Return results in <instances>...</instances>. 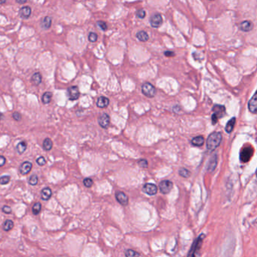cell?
<instances>
[{"instance_id":"cell-1","label":"cell","mask_w":257,"mask_h":257,"mask_svg":"<svg viewBox=\"0 0 257 257\" xmlns=\"http://www.w3.org/2000/svg\"><path fill=\"white\" fill-rule=\"evenodd\" d=\"M222 136L220 132H212L208 136L207 140V148L210 151H214L218 147L222 142Z\"/></svg>"},{"instance_id":"cell-2","label":"cell","mask_w":257,"mask_h":257,"mask_svg":"<svg viewBox=\"0 0 257 257\" xmlns=\"http://www.w3.org/2000/svg\"><path fill=\"white\" fill-rule=\"evenodd\" d=\"M205 238L204 234H201L195 241H194L193 244L190 249L189 252H188L187 257H198L200 254V250H201V246L204 241V239Z\"/></svg>"},{"instance_id":"cell-3","label":"cell","mask_w":257,"mask_h":257,"mask_svg":"<svg viewBox=\"0 0 257 257\" xmlns=\"http://www.w3.org/2000/svg\"><path fill=\"white\" fill-rule=\"evenodd\" d=\"M253 154H254V148L252 147H243L240 153V159L242 163H247L253 157Z\"/></svg>"},{"instance_id":"cell-4","label":"cell","mask_w":257,"mask_h":257,"mask_svg":"<svg viewBox=\"0 0 257 257\" xmlns=\"http://www.w3.org/2000/svg\"><path fill=\"white\" fill-rule=\"evenodd\" d=\"M142 93L145 95L146 96L152 98L155 96L156 90L155 87L150 83H144L142 86Z\"/></svg>"},{"instance_id":"cell-5","label":"cell","mask_w":257,"mask_h":257,"mask_svg":"<svg viewBox=\"0 0 257 257\" xmlns=\"http://www.w3.org/2000/svg\"><path fill=\"white\" fill-rule=\"evenodd\" d=\"M173 188V183L170 180H165L159 184V190L161 193L167 194L171 191Z\"/></svg>"},{"instance_id":"cell-6","label":"cell","mask_w":257,"mask_h":257,"mask_svg":"<svg viewBox=\"0 0 257 257\" xmlns=\"http://www.w3.org/2000/svg\"><path fill=\"white\" fill-rule=\"evenodd\" d=\"M150 24L152 27L159 28L160 26H161L163 23V19L161 15L160 14H155L150 18L149 20Z\"/></svg>"},{"instance_id":"cell-7","label":"cell","mask_w":257,"mask_h":257,"mask_svg":"<svg viewBox=\"0 0 257 257\" xmlns=\"http://www.w3.org/2000/svg\"><path fill=\"white\" fill-rule=\"evenodd\" d=\"M248 109L251 113L257 114V90L248 102Z\"/></svg>"},{"instance_id":"cell-8","label":"cell","mask_w":257,"mask_h":257,"mask_svg":"<svg viewBox=\"0 0 257 257\" xmlns=\"http://www.w3.org/2000/svg\"><path fill=\"white\" fill-rule=\"evenodd\" d=\"M110 117L107 114H103L98 118V123L102 128L106 129L109 125Z\"/></svg>"},{"instance_id":"cell-9","label":"cell","mask_w":257,"mask_h":257,"mask_svg":"<svg viewBox=\"0 0 257 257\" xmlns=\"http://www.w3.org/2000/svg\"><path fill=\"white\" fill-rule=\"evenodd\" d=\"M213 111H214V114L219 119L220 118L223 117L226 114V108L223 105H220V104H215L213 107Z\"/></svg>"},{"instance_id":"cell-10","label":"cell","mask_w":257,"mask_h":257,"mask_svg":"<svg viewBox=\"0 0 257 257\" xmlns=\"http://www.w3.org/2000/svg\"><path fill=\"white\" fill-rule=\"evenodd\" d=\"M68 96L70 100H76L79 97V89L76 86L70 87L68 89Z\"/></svg>"},{"instance_id":"cell-11","label":"cell","mask_w":257,"mask_h":257,"mask_svg":"<svg viewBox=\"0 0 257 257\" xmlns=\"http://www.w3.org/2000/svg\"><path fill=\"white\" fill-rule=\"evenodd\" d=\"M143 191L148 195H154L157 193V186L153 184H146L143 186Z\"/></svg>"},{"instance_id":"cell-12","label":"cell","mask_w":257,"mask_h":257,"mask_svg":"<svg viewBox=\"0 0 257 257\" xmlns=\"http://www.w3.org/2000/svg\"><path fill=\"white\" fill-rule=\"evenodd\" d=\"M115 198L116 200L118 201V202L121 204L122 205H127V203H128V197L127 195L123 192H117L115 193Z\"/></svg>"},{"instance_id":"cell-13","label":"cell","mask_w":257,"mask_h":257,"mask_svg":"<svg viewBox=\"0 0 257 257\" xmlns=\"http://www.w3.org/2000/svg\"><path fill=\"white\" fill-rule=\"evenodd\" d=\"M32 167H33V165H32L31 163H30V162L26 161V162H24V163H23L21 165H20V174H23V175H26L27 174H29L30 172V171H31L32 169Z\"/></svg>"},{"instance_id":"cell-14","label":"cell","mask_w":257,"mask_h":257,"mask_svg":"<svg viewBox=\"0 0 257 257\" xmlns=\"http://www.w3.org/2000/svg\"><path fill=\"white\" fill-rule=\"evenodd\" d=\"M31 8L29 6H24L19 11V16L23 19H28L31 15Z\"/></svg>"},{"instance_id":"cell-15","label":"cell","mask_w":257,"mask_h":257,"mask_svg":"<svg viewBox=\"0 0 257 257\" xmlns=\"http://www.w3.org/2000/svg\"><path fill=\"white\" fill-rule=\"evenodd\" d=\"M239 27L243 32H250L254 28V24L249 20H244L241 23Z\"/></svg>"},{"instance_id":"cell-16","label":"cell","mask_w":257,"mask_h":257,"mask_svg":"<svg viewBox=\"0 0 257 257\" xmlns=\"http://www.w3.org/2000/svg\"><path fill=\"white\" fill-rule=\"evenodd\" d=\"M51 23H52V20H51L50 17L45 16V18H43L41 20L40 26H41V28H42L43 29H48L51 26Z\"/></svg>"},{"instance_id":"cell-17","label":"cell","mask_w":257,"mask_h":257,"mask_svg":"<svg viewBox=\"0 0 257 257\" xmlns=\"http://www.w3.org/2000/svg\"><path fill=\"white\" fill-rule=\"evenodd\" d=\"M109 99L106 98V96L99 97L98 99V101H97V106L100 108H106L109 105Z\"/></svg>"},{"instance_id":"cell-18","label":"cell","mask_w":257,"mask_h":257,"mask_svg":"<svg viewBox=\"0 0 257 257\" xmlns=\"http://www.w3.org/2000/svg\"><path fill=\"white\" fill-rule=\"evenodd\" d=\"M216 165H217V155H216V154H214V155H213L212 157L210 158V161L208 162L207 170L209 171H214V169H216Z\"/></svg>"},{"instance_id":"cell-19","label":"cell","mask_w":257,"mask_h":257,"mask_svg":"<svg viewBox=\"0 0 257 257\" xmlns=\"http://www.w3.org/2000/svg\"><path fill=\"white\" fill-rule=\"evenodd\" d=\"M51 195H52V191L49 187H45L42 190L41 198L44 201H47L50 199Z\"/></svg>"},{"instance_id":"cell-20","label":"cell","mask_w":257,"mask_h":257,"mask_svg":"<svg viewBox=\"0 0 257 257\" xmlns=\"http://www.w3.org/2000/svg\"><path fill=\"white\" fill-rule=\"evenodd\" d=\"M235 122H236V118L235 117H232V119H230L228 121L227 124H226V132L231 133L232 132L234 127H235Z\"/></svg>"},{"instance_id":"cell-21","label":"cell","mask_w":257,"mask_h":257,"mask_svg":"<svg viewBox=\"0 0 257 257\" xmlns=\"http://www.w3.org/2000/svg\"><path fill=\"white\" fill-rule=\"evenodd\" d=\"M204 143V137L201 136L195 137V138H192V144H193L194 146L201 147L203 145Z\"/></svg>"},{"instance_id":"cell-22","label":"cell","mask_w":257,"mask_h":257,"mask_svg":"<svg viewBox=\"0 0 257 257\" xmlns=\"http://www.w3.org/2000/svg\"><path fill=\"white\" fill-rule=\"evenodd\" d=\"M137 38L140 41H142V42L147 41L148 39H149L148 33L145 31L138 32L137 33Z\"/></svg>"},{"instance_id":"cell-23","label":"cell","mask_w":257,"mask_h":257,"mask_svg":"<svg viewBox=\"0 0 257 257\" xmlns=\"http://www.w3.org/2000/svg\"><path fill=\"white\" fill-rule=\"evenodd\" d=\"M26 148H27V144L25 142H21L20 143H18V144L16 147V150L17 152L19 154H23L24 152L26 151Z\"/></svg>"},{"instance_id":"cell-24","label":"cell","mask_w":257,"mask_h":257,"mask_svg":"<svg viewBox=\"0 0 257 257\" xmlns=\"http://www.w3.org/2000/svg\"><path fill=\"white\" fill-rule=\"evenodd\" d=\"M42 145H43L44 150L48 151V150L52 149L53 142H52V141H51V139H50V138H45V139L43 141Z\"/></svg>"},{"instance_id":"cell-25","label":"cell","mask_w":257,"mask_h":257,"mask_svg":"<svg viewBox=\"0 0 257 257\" xmlns=\"http://www.w3.org/2000/svg\"><path fill=\"white\" fill-rule=\"evenodd\" d=\"M51 98H52V93L50 92H45L42 96V101L44 104H48L51 101Z\"/></svg>"},{"instance_id":"cell-26","label":"cell","mask_w":257,"mask_h":257,"mask_svg":"<svg viewBox=\"0 0 257 257\" xmlns=\"http://www.w3.org/2000/svg\"><path fill=\"white\" fill-rule=\"evenodd\" d=\"M13 227H14V222L11 220H5L3 223V229L6 232L10 231L12 229Z\"/></svg>"},{"instance_id":"cell-27","label":"cell","mask_w":257,"mask_h":257,"mask_svg":"<svg viewBox=\"0 0 257 257\" xmlns=\"http://www.w3.org/2000/svg\"><path fill=\"white\" fill-rule=\"evenodd\" d=\"M32 81L35 85H39L42 82V75L39 72H36L32 77Z\"/></svg>"},{"instance_id":"cell-28","label":"cell","mask_w":257,"mask_h":257,"mask_svg":"<svg viewBox=\"0 0 257 257\" xmlns=\"http://www.w3.org/2000/svg\"><path fill=\"white\" fill-rule=\"evenodd\" d=\"M125 257H140V254L137 251L129 249L125 251Z\"/></svg>"},{"instance_id":"cell-29","label":"cell","mask_w":257,"mask_h":257,"mask_svg":"<svg viewBox=\"0 0 257 257\" xmlns=\"http://www.w3.org/2000/svg\"><path fill=\"white\" fill-rule=\"evenodd\" d=\"M41 209H42L41 203L40 202L35 203L33 206V209H32V211H33V214L34 215H38L40 213V211H41Z\"/></svg>"},{"instance_id":"cell-30","label":"cell","mask_w":257,"mask_h":257,"mask_svg":"<svg viewBox=\"0 0 257 257\" xmlns=\"http://www.w3.org/2000/svg\"><path fill=\"white\" fill-rule=\"evenodd\" d=\"M179 174H180L181 177H182V178H188V177L190 176V174H191V173H190V171H188V169H181L180 171H179Z\"/></svg>"},{"instance_id":"cell-31","label":"cell","mask_w":257,"mask_h":257,"mask_svg":"<svg viewBox=\"0 0 257 257\" xmlns=\"http://www.w3.org/2000/svg\"><path fill=\"white\" fill-rule=\"evenodd\" d=\"M98 39V34L95 33L94 32H91L88 35V40L91 42H96L97 40Z\"/></svg>"},{"instance_id":"cell-32","label":"cell","mask_w":257,"mask_h":257,"mask_svg":"<svg viewBox=\"0 0 257 257\" xmlns=\"http://www.w3.org/2000/svg\"><path fill=\"white\" fill-rule=\"evenodd\" d=\"M10 176H8V175H4V176L1 177V178H0V183H1L2 185H5V184H8L10 182Z\"/></svg>"},{"instance_id":"cell-33","label":"cell","mask_w":257,"mask_h":257,"mask_svg":"<svg viewBox=\"0 0 257 257\" xmlns=\"http://www.w3.org/2000/svg\"><path fill=\"white\" fill-rule=\"evenodd\" d=\"M97 24H98L99 28H100L101 30H103V31H106V30L107 29L108 26L106 22L102 21V20H99V21H98V23H97Z\"/></svg>"},{"instance_id":"cell-34","label":"cell","mask_w":257,"mask_h":257,"mask_svg":"<svg viewBox=\"0 0 257 257\" xmlns=\"http://www.w3.org/2000/svg\"><path fill=\"white\" fill-rule=\"evenodd\" d=\"M29 184L32 186L36 185V184H38V177L36 176V175L33 174L30 177V178L29 180Z\"/></svg>"},{"instance_id":"cell-35","label":"cell","mask_w":257,"mask_h":257,"mask_svg":"<svg viewBox=\"0 0 257 257\" xmlns=\"http://www.w3.org/2000/svg\"><path fill=\"white\" fill-rule=\"evenodd\" d=\"M146 11L144 10V9H140V10H138L137 11V18H140V19H143L145 18L146 17Z\"/></svg>"},{"instance_id":"cell-36","label":"cell","mask_w":257,"mask_h":257,"mask_svg":"<svg viewBox=\"0 0 257 257\" xmlns=\"http://www.w3.org/2000/svg\"><path fill=\"white\" fill-rule=\"evenodd\" d=\"M83 184L86 187L90 188L93 185V180L91 178H85L83 180Z\"/></svg>"},{"instance_id":"cell-37","label":"cell","mask_w":257,"mask_h":257,"mask_svg":"<svg viewBox=\"0 0 257 257\" xmlns=\"http://www.w3.org/2000/svg\"><path fill=\"white\" fill-rule=\"evenodd\" d=\"M36 163L39 166H43V165L46 164V160H45V157H39L38 159H36Z\"/></svg>"},{"instance_id":"cell-38","label":"cell","mask_w":257,"mask_h":257,"mask_svg":"<svg viewBox=\"0 0 257 257\" xmlns=\"http://www.w3.org/2000/svg\"><path fill=\"white\" fill-rule=\"evenodd\" d=\"M137 163L140 167H142V168H147L148 167V162L144 159H140V160L137 162Z\"/></svg>"},{"instance_id":"cell-39","label":"cell","mask_w":257,"mask_h":257,"mask_svg":"<svg viewBox=\"0 0 257 257\" xmlns=\"http://www.w3.org/2000/svg\"><path fill=\"white\" fill-rule=\"evenodd\" d=\"M12 117L14 118L16 121H19L21 120V115H20V114L18 113V112H14V113L12 114Z\"/></svg>"},{"instance_id":"cell-40","label":"cell","mask_w":257,"mask_h":257,"mask_svg":"<svg viewBox=\"0 0 257 257\" xmlns=\"http://www.w3.org/2000/svg\"><path fill=\"white\" fill-rule=\"evenodd\" d=\"M3 211L4 213H5V214H11V208L9 206H8V205H5V206H3Z\"/></svg>"},{"instance_id":"cell-41","label":"cell","mask_w":257,"mask_h":257,"mask_svg":"<svg viewBox=\"0 0 257 257\" xmlns=\"http://www.w3.org/2000/svg\"><path fill=\"white\" fill-rule=\"evenodd\" d=\"M211 119H212V123H213V124H216V123L218 122L219 118H218L217 117H216V116L215 115V114H212V117H211Z\"/></svg>"},{"instance_id":"cell-42","label":"cell","mask_w":257,"mask_h":257,"mask_svg":"<svg viewBox=\"0 0 257 257\" xmlns=\"http://www.w3.org/2000/svg\"><path fill=\"white\" fill-rule=\"evenodd\" d=\"M165 55L166 56H168V57H171V56H174V53L172 52V51H165Z\"/></svg>"},{"instance_id":"cell-43","label":"cell","mask_w":257,"mask_h":257,"mask_svg":"<svg viewBox=\"0 0 257 257\" xmlns=\"http://www.w3.org/2000/svg\"><path fill=\"white\" fill-rule=\"evenodd\" d=\"M5 162H6L5 158L3 156H1V157H0V165H1V166H3V165H5Z\"/></svg>"},{"instance_id":"cell-44","label":"cell","mask_w":257,"mask_h":257,"mask_svg":"<svg viewBox=\"0 0 257 257\" xmlns=\"http://www.w3.org/2000/svg\"><path fill=\"white\" fill-rule=\"evenodd\" d=\"M27 1L28 0H16V2L18 4H24V3H26Z\"/></svg>"},{"instance_id":"cell-45","label":"cell","mask_w":257,"mask_h":257,"mask_svg":"<svg viewBox=\"0 0 257 257\" xmlns=\"http://www.w3.org/2000/svg\"><path fill=\"white\" fill-rule=\"evenodd\" d=\"M5 2H6V0H1V2H0V4H1V5H3V4L5 3Z\"/></svg>"},{"instance_id":"cell-46","label":"cell","mask_w":257,"mask_h":257,"mask_svg":"<svg viewBox=\"0 0 257 257\" xmlns=\"http://www.w3.org/2000/svg\"><path fill=\"white\" fill-rule=\"evenodd\" d=\"M256 176H257V171H256Z\"/></svg>"},{"instance_id":"cell-47","label":"cell","mask_w":257,"mask_h":257,"mask_svg":"<svg viewBox=\"0 0 257 257\" xmlns=\"http://www.w3.org/2000/svg\"><path fill=\"white\" fill-rule=\"evenodd\" d=\"M210 1H213V0H210Z\"/></svg>"}]
</instances>
